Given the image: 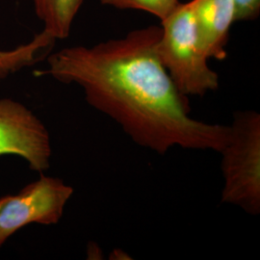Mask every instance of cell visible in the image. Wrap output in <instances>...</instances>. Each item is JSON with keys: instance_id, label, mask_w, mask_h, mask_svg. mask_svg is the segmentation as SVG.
Listing matches in <instances>:
<instances>
[{"instance_id": "8fae6325", "label": "cell", "mask_w": 260, "mask_h": 260, "mask_svg": "<svg viewBox=\"0 0 260 260\" xmlns=\"http://www.w3.org/2000/svg\"><path fill=\"white\" fill-rule=\"evenodd\" d=\"M129 256L125 251H122L121 249H116L112 251L110 254V258L111 259H131L130 257H126Z\"/></svg>"}, {"instance_id": "8992f818", "label": "cell", "mask_w": 260, "mask_h": 260, "mask_svg": "<svg viewBox=\"0 0 260 260\" xmlns=\"http://www.w3.org/2000/svg\"><path fill=\"white\" fill-rule=\"evenodd\" d=\"M200 46L208 59L224 60L230 30L235 22L233 0H192Z\"/></svg>"}, {"instance_id": "9c48e42d", "label": "cell", "mask_w": 260, "mask_h": 260, "mask_svg": "<svg viewBox=\"0 0 260 260\" xmlns=\"http://www.w3.org/2000/svg\"><path fill=\"white\" fill-rule=\"evenodd\" d=\"M103 5L117 9L145 11L161 21L171 15L180 4L179 0H100Z\"/></svg>"}, {"instance_id": "30bf717a", "label": "cell", "mask_w": 260, "mask_h": 260, "mask_svg": "<svg viewBox=\"0 0 260 260\" xmlns=\"http://www.w3.org/2000/svg\"><path fill=\"white\" fill-rule=\"evenodd\" d=\"M235 21L251 20L258 18L260 0H233Z\"/></svg>"}, {"instance_id": "7a4b0ae2", "label": "cell", "mask_w": 260, "mask_h": 260, "mask_svg": "<svg viewBox=\"0 0 260 260\" xmlns=\"http://www.w3.org/2000/svg\"><path fill=\"white\" fill-rule=\"evenodd\" d=\"M161 22L158 56L177 90L187 98L216 91L219 75L200 46L191 2L180 3Z\"/></svg>"}, {"instance_id": "277c9868", "label": "cell", "mask_w": 260, "mask_h": 260, "mask_svg": "<svg viewBox=\"0 0 260 260\" xmlns=\"http://www.w3.org/2000/svg\"><path fill=\"white\" fill-rule=\"evenodd\" d=\"M73 194L74 188L62 179L41 174L18 195L8 196L0 207V249L14 233L30 223H59Z\"/></svg>"}, {"instance_id": "ba28073f", "label": "cell", "mask_w": 260, "mask_h": 260, "mask_svg": "<svg viewBox=\"0 0 260 260\" xmlns=\"http://www.w3.org/2000/svg\"><path fill=\"white\" fill-rule=\"evenodd\" d=\"M55 41L43 30L25 45L10 50H0V79L35 65L48 54Z\"/></svg>"}, {"instance_id": "4fadbf2b", "label": "cell", "mask_w": 260, "mask_h": 260, "mask_svg": "<svg viewBox=\"0 0 260 260\" xmlns=\"http://www.w3.org/2000/svg\"><path fill=\"white\" fill-rule=\"evenodd\" d=\"M8 199V195L4 196V197H2L1 199H0V207L3 205V204L6 202V200Z\"/></svg>"}, {"instance_id": "5b68a950", "label": "cell", "mask_w": 260, "mask_h": 260, "mask_svg": "<svg viewBox=\"0 0 260 260\" xmlns=\"http://www.w3.org/2000/svg\"><path fill=\"white\" fill-rule=\"evenodd\" d=\"M51 153L49 133L37 116L21 103L0 100V156L23 158L32 171L43 174Z\"/></svg>"}, {"instance_id": "6da1fadb", "label": "cell", "mask_w": 260, "mask_h": 260, "mask_svg": "<svg viewBox=\"0 0 260 260\" xmlns=\"http://www.w3.org/2000/svg\"><path fill=\"white\" fill-rule=\"evenodd\" d=\"M161 27L130 31L93 47H66L47 57L38 76L82 88L90 106L118 123L136 145L165 155L175 148L220 152L230 126L191 116L189 98L162 65Z\"/></svg>"}, {"instance_id": "3957f363", "label": "cell", "mask_w": 260, "mask_h": 260, "mask_svg": "<svg viewBox=\"0 0 260 260\" xmlns=\"http://www.w3.org/2000/svg\"><path fill=\"white\" fill-rule=\"evenodd\" d=\"M223 149L221 201L244 212L260 213V115L255 110L234 112Z\"/></svg>"}, {"instance_id": "52a82bcc", "label": "cell", "mask_w": 260, "mask_h": 260, "mask_svg": "<svg viewBox=\"0 0 260 260\" xmlns=\"http://www.w3.org/2000/svg\"><path fill=\"white\" fill-rule=\"evenodd\" d=\"M44 31L55 40L69 37L84 0H32Z\"/></svg>"}, {"instance_id": "7c38bea8", "label": "cell", "mask_w": 260, "mask_h": 260, "mask_svg": "<svg viewBox=\"0 0 260 260\" xmlns=\"http://www.w3.org/2000/svg\"><path fill=\"white\" fill-rule=\"evenodd\" d=\"M91 244H92L93 248H91V246L89 245V249H88V250L93 251V253H90V254H89V256H93L92 258H95V256H100V258H102L103 253H102V251H101L100 247H99L95 243H91ZM95 259H96V258H95Z\"/></svg>"}]
</instances>
